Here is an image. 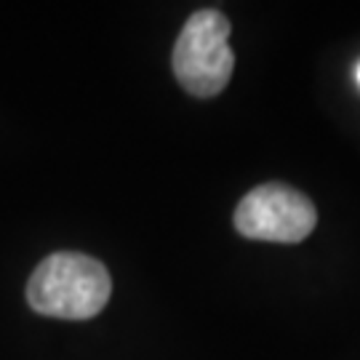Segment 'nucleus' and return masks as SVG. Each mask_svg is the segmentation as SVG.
Returning <instances> with one entry per match:
<instances>
[{
    "mask_svg": "<svg viewBox=\"0 0 360 360\" xmlns=\"http://www.w3.org/2000/svg\"><path fill=\"white\" fill-rule=\"evenodd\" d=\"M315 206L307 195L285 184H262L235 208V230L251 240L299 243L315 230Z\"/></svg>",
    "mask_w": 360,
    "mask_h": 360,
    "instance_id": "obj_3",
    "label": "nucleus"
},
{
    "mask_svg": "<svg viewBox=\"0 0 360 360\" xmlns=\"http://www.w3.org/2000/svg\"><path fill=\"white\" fill-rule=\"evenodd\" d=\"M230 22L219 11H195L181 27L174 46V75L193 96H217L230 83L235 56L230 46Z\"/></svg>",
    "mask_w": 360,
    "mask_h": 360,
    "instance_id": "obj_2",
    "label": "nucleus"
},
{
    "mask_svg": "<svg viewBox=\"0 0 360 360\" xmlns=\"http://www.w3.org/2000/svg\"><path fill=\"white\" fill-rule=\"evenodd\" d=\"M112 294V281L102 262L59 251L40 262L30 283H27V302L30 307L65 321H86L104 309Z\"/></svg>",
    "mask_w": 360,
    "mask_h": 360,
    "instance_id": "obj_1",
    "label": "nucleus"
},
{
    "mask_svg": "<svg viewBox=\"0 0 360 360\" xmlns=\"http://www.w3.org/2000/svg\"><path fill=\"white\" fill-rule=\"evenodd\" d=\"M358 83H360V65H358Z\"/></svg>",
    "mask_w": 360,
    "mask_h": 360,
    "instance_id": "obj_4",
    "label": "nucleus"
}]
</instances>
